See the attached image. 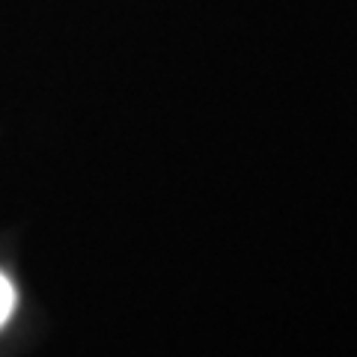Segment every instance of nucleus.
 Segmentation results:
<instances>
[{
	"label": "nucleus",
	"mask_w": 357,
	"mask_h": 357,
	"mask_svg": "<svg viewBox=\"0 0 357 357\" xmlns=\"http://www.w3.org/2000/svg\"><path fill=\"white\" fill-rule=\"evenodd\" d=\"M13 307H15V289L3 274H0V325L13 316Z\"/></svg>",
	"instance_id": "f257e3e1"
}]
</instances>
